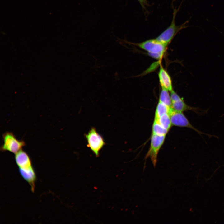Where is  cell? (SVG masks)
Segmentation results:
<instances>
[{
    "label": "cell",
    "mask_w": 224,
    "mask_h": 224,
    "mask_svg": "<svg viewBox=\"0 0 224 224\" xmlns=\"http://www.w3.org/2000/svg\"><path fill=\"white\" fill-rule=\"evenodd\" d=\"M170 108L159 101L156 107L154 118L158 119L161 116L169 114Z\"/></svg>",
    "instance_id": "obj_11"
},
{
    "label": "cell",
    "mask_w": 224,
    "mask_h": 224,
    "mask_svg": "<svg viewBox=\"0 0 224 224\" xmlns=\"http://www.w3.org/2000/svg\"><path fill=\"white\" fill-rule=\"evenodd\" d=\"M15 158L16 162L19 168L26 169L32 166L30 157L22 149L15 154Z\"/></svg>",
    "instance_id": "obj_8"
},
{
    "label": "cell",
    "mask_w": 224,
    "mask_h": 224,
    "mask_svg": "<svg viewBox=\"0 0 224 224\" xmlns=\"http://www.w3.org/2000/svg\"><path fill=\"white\" fill-rule=\"evenodd\" d=\"M169 114L172 125L190 128L195 131L200 135H205L210 137H215L217 138L216 136L203 133L195 128L190 124L182 112L175 111L171 107Z\"/></svg>",
    "instance_id": "obj_5"
},
{
    "label": "cell",
    "mask_w": 224,
    "mask_h": 224,
    "mask_svg": "<svg viewBox=\"0 0 224 224\" xmlns=\"http://www.w3.org/2000/svg\"><path fill=\"white\" fill-rule=\"evenodd\" d=\"M169 91L166 89L161 88L159 96V101L171 107L172 101Z\"/></svg>",
    "instance_id": "obj_12"
},
{
    "label": "cell",
    "mask_w": 224,
    "mask_h": 224,
    "mask_svg": "<svg viewBox=\"0 0 224 224\" xmlns=\"http://www.w3.org/2000/svg\"><path fill=\"white\" fill-rule=\"evenodd\" d=\"M168 130L163 127L157 119H155L152 128V134L160 136H166Z\"/></svg>",
    "instance_id": "obj_10"
},
{
    "label": "cell",
    "mask_w": 224,
    "mask_h": 224,
    "mask_svg": "<svg viewBox=\"0 0 224 224\" xmlns=\"http://www.w3.org/2000/svg\"><path fill=\"white\" fill-rule=\"evenodd\" d=\"M137 45L147 51L150 56L157 59H159L162 57L167 46L156 39L149 40L138 43Z\"/></svg>",
    "instance_id": "obj_1"
},
{
    "label": "cell",
    "mask_w": 224,
    "mask_h": 224,
    "mask_svg": "<svg viewBox=\"0 0 224 224\" xmlns=\"http://www.w3.org/2000/svg\"><path fill=\"white\" fill-rule=\"evenodd\" d=\"M177 12V10L175 9L174 10L173 19L170 25L156 38L157 40L167 46L178 32L186 27L185 24L187 23V21L180 26L176 25L175 17Z\"/></svg>",
    "instance_id": "obj_4"
},
{
    "label": "cell",
    "mask_w": 224,
    "mask_h": 224,
    "mask_svg": "<svg viewBox=\"0 0 224 224\" xmlns=\"http://www.w3.org/2000/svg\"><path fill=\"white\" fill-rule=\"evenodd\" d=\"M142 6V7L145 9V6L148 5L147 0H138Z\"/></svg>",
    "instance_id": "obj_14"
},
{
    "label": "cell",
    "mask_w": 224,
    "mask_h": 224,
    "mask_svg": "<svg viewBox=\"0 0 224 224\" xmlns=\"http://www.w3.org/2000/svg\"><path fill=\"white\" fill-rule=\"evenodd\" d=\"M157 119L159 123L163 127L169 131L172 124L169 114H165L158 119Z\"/></svg>",
    "instance_id": "obj_13"
},
{
    "label": "cell",
    "mask_w": 224,
    "mask_h": 224,
    "mask_svg": "<svg viewBox=\"0 0 224 224\" xmlns=\"http://www.w3.org/2000/svg\"><path fill=\"white\" fill-rule=\"evenodd\" d=\"M158 75L161 88L170 92L172 91L173 89L171 77L166 71L161 66Z\"/></svg>",
    "instance_id": "obj_9"
},
{
    "label": "cell",
    "mask_w": 224,
    "mask_h": 224,
    "mask_svg": "<svg viewBox=\"0 0 224 224\" xmlns=\"http://www.w3.org/2000/svg\"><path fill=\"white\" fill-rule=\"evenodd\" d=\"M165 137L152 134L150 147L145 158L149 157L154 166L157 163L158 153L164 142Z\"/></svg>",
    "instance_id": "obj_6"
},
{
    "label": "cell",
    "mask_w": 224,
    "mask_h": 224,
    "mask_svg": "<svg viewBox=\"0 0 224 224\" xmlns=\"http://www.w3.org/2000/svg\"><path fill=\"white\" fill-rule=\"evenodd\" d=\"M19 171L23 179L30 185L31 191L34 192L35 189V183L36 180V176L35 170L33 167L26 168H19Z\"/></svg>",
    "instance_id": "obj_7"
},
{
    "label": "cell",
    "mask_w": 224,
    "mask_h": 224,
    "mask_svg": "<svg viewBox=\"0 0 224 224\" xmlns=\"http://www.w3.org/2000/svg\"><path fill=\"white\" fill-rule=\"evenodd\" d=\"M84 135L87 141V147L96 156H98L100 151L105 145L102 137L93 127H91L88 133Z\"/></svg>",
    "instance_id": "obj_3"
},
{
    "label": "cell",
    "mask_w": 224,
    "mask_h": 224,
    "mask_svg": "<svg viewBox=\"0 0 224 224\" xmlns=\"http://www.w3.org/2000/svg\"><path fill=\"white\" fill-rule=\"evenodd\" d=\"M3 144L0 147L1 151H9L15 154L25 145V142L17 139L13 133L7 132L2 134Z\"/></svg>",
    "instance_id": "obj_2"
}]
</instances>
